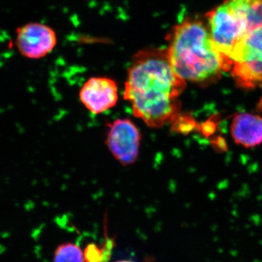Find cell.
<instances>
[{
  "instance_id": "cell-4",
  "label": "cell",
  "mask_w": 262,
  "mask_h": 262,
  "mask_svg": "<svg viewBox=\"0 0 262 262\" xmlns=\"http://www.w3.org/2000/svg\"><path fill=\"white\" fill-rule=\"evenodd\" d=\"M15 45L21 56L29 59H40L56 48L57 36L46 24L29 23L17 29Z\"/></svg>"
},
{
  "instance_id": "cell-3",
  "label": "cell",
  "mask_w": 262,
  "mask_h": 262,
  "mask_svg": "<svg viewBox=\"0 0 262 262\" xmlns=\"http://www.w3.org/2000/svg\"><path fill=\"white\" fill-rule=\"evenodd\" d=\"M141 136L129 119H118L110 125L106 144L113 156L123 165L134 164L140 150Z\"/></svg>"
},
{
  "instance_id": "cell-6",
  "label": "cell",
  "mask_w": 262,
  "mask_h": 262,
  "mask_svg": "<svg viewBox=\"0 0 262 262\" xmlns=\"http://www.w3.org/2000/svg\"><path fill=\"white\" fill-rule=\"evenodd\" d=\"M234 141L245 147H254L262 142V117L249 113L236 115L231 125Z\"/></svg>"
},
{
  "instance_id": "cell-7",
  "label": "cell",
  "mask_w": 262,
  "mask_h": 262,
  "mask_svg": "<svg viewBox=\"0 0 262 262\" xmlns=\"http://www.w3.org/2000/svg\"><path fill=\"white\" fill-rule=\"evenodd\" d=\"M230 70L234 80L243 87L254 88L262 84V58L235 62Z\"/></svg>"
},
{
  "instance_id": "cell-1",
  "label": "cell",
  "mask_w": 262,
  "mask_h": 262,
  "mask_svg": "<svg viewBox=\"0 0 262 262\" xmlns=\"http://www.w3.org/2000/svg\"><path fill=\"white\" fill-rule=\"evenodd\" d=\"M187 82L174 72L166 48L136 53L127 71L124 98L133 113L149 127H163L180 111L179 97Z\"/></svg>"
},
{
  "instance_id": "cell-9",
  "label": "cell",
  "mask_w": 262,
  "mask_h": 262,
  "mask_svg": "<svg viewBox=\"0 0 262 262\" xmlns=\"http://www.w3.org/2000/svg\"><path fill=\"white\" fill-rule=\"evenodd\" d=\"M114 246L113 239H107L104 247L101 250V256L98 262H108L111 258L112 251Z\"/></svg>"
},
{
  "instance_id": "cell-2",
  "label": "cell",
  "mask_w": 262,
  "mask_h": 262,
  "mask_svg": "<svg viewBox=\"0 0 262 262\" xmlns=\"http://www.w3.org/2000/svg\"><path fill=\"white\" fill-rule=\"evenodd\" d=\"M166 51L174 72L186 82L209 83L229 70L208 26L198 19L187 18L177 24L169 34Z\"/></svg>"
},
{
  "instance_id": "cell-5",
  "label": "cell",
  "mask_w": 262,
  "mask_h": 262,
  "mask_svg": "<svg viewBox=\"0 0 262 262\" xmlns=\"http://www.w3.org/2000/svg\"><path fill=\"white\" fill-rule=\"evenodd\" d=\"M80 99L91 113H104L116 105L118 87L115 81L107 77H91L81 89Z\"/></svg>"
},
{
  "instance_id": "cell-10",
  "label": "cell",
  "mask_w": 262,
  "mask_h": 262,
  "mask_svg": "<svg viewBox=\"0 0 262 262\" xmlns=\"http://www.w3.org/2000/svg\"><path fill=\"white\" fill-rule=\"evenodd\" d=\"M117 262H133V261H126V260H123V261H117Z\"/></svg>"
},
{
  "instance_id": "cell-8",
  "label": "cell",
  "mask_w": 262,
  "mask_h": 262,
  "mask_svg": "<svg viewBox=\"0 0 262 262\" xmlns=\"http://www.w3.org/2000/svg\"><path fill=\"white\" fill-rule=\"evenodd\" d=\"M53 262H84V255L77 245L66 243L57 247Z\"/></svg>"
}]
</instances>
